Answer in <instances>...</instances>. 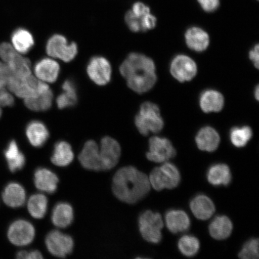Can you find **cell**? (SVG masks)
Instances as JSON below:
<instances>
[{
  "mask_svg": "<svg viewBox=\"0 0 259 259\" xmlns=\"http://www.w3.org/2000/svg\"><path fill=\"white\" fill-rule=\"evenodd\" d=\"M149 178L133 166H126L116 171L113 178L112 190L116 198L128 204H134L150 192Z\"/></svg>",
  "mask_w": 259,
  "mask_h": 259,
  "instance_id": "cell-1",
  "label": "cell"
},
{
  "mask_svg": "<svg viewBox=\"0 0 259 259\" xmlns=\"http://www.w3.org/2000/svg\"><path fill=\"white\" fill-rule=\"evenodd\" d=\"M135 124L139 132L144 136H147L150 133L157 134L161 132L164 127V122L158 106L151 102L143 103L136 116Z\"/></svg>",
  "mask_w": 259,
  "mask_h": 259,
  "instance_id": "cell-2",
  "label": "cell"
},
{
  "mask_svg": "<svg viewBox=\"0 0 259 259\" xmlns=\"http://www.w3.org/2000/svg\"><path fill=\"white\" fill-rule=\"evenodd\" d=\"M149 180L151 186L155 190L173 189L179 185L181 175L174 164L165 162L161 166L152 170Z\"/></svg>",
  "mask_w": 259,
  "mask_h": 259,
  "instance_id": "cell-3",
  "label": "cell"
},
{
  "mask_svg": "<svg viewBox=\"0 0 259 259\" xmlns=\"http://www.w3.org/2000/svg\"><path fill=\"white\" fill-rule=\"evenodd\" d=\"M6 87L16 96L24 99L35 97L50 88L47 83L37 80L31 74L25 78L12 75L8 79Z\"/></svg>",
  "mask_w": 259,
  "mask_h": 259,
  "instance_id": "cell-4",
  "label": "cell"
},
{
  "mask_svg": "<svg viewBox=\"0 0 259 259\" xmlns=\"http://www.w3.org/2000/svg\"><path fill=\"white\" fill-rule=\"evenodd\" d=\"M163 226V219L158 212L148 210L139 217V231L142 237L148 242L158 244L161 241Z\"/></svg>",
  "mask_w": 259,
  "mask_h": 259,
  "instance_id": "cell-5",
  "label": "cell"
},
{
  "mask_svg": "<svg viewBox=\"0 0 259 259\" xmlns=\"http://www.w3.org/2000/svg\"><path fill=\"white\" fill-rule=\"evenodd\" d=\"M46 48L49 56L58 58L66 63L72 61L77 53L76 44H68L66 37L60 34L53 35L49 39Z\"/></svg>",
  "mask_w": 259,
  "mask_h": 259,
  "instance_id": "cell-6",
  "label": "cell"
},
{
  "mask_svg": "<svg viewBox=\"0 0 259 259\" xmlns=\"http://www.w3.org/2000/svg\"><path fill=\"white\" fill-rule=\"evenodd\" d=\"M177 151L169 139L153 137L149 141V151L146 156L155 163H165L176 157Z\"/></svg>",
  "mask_w": 259,
  "mask_h": 259,
  "instance_id": "cell-7",
  "label": "cell"
},
{
  "mask_svg": "<svg viewBox=\"0 0 259 259\" xmlns=\"http://www.w3.org/2000/svg\"><path fill=\"white\" fill-rule=\"evenodd\" d=\"M45 244L52 255L61 258L70 254L74 246L72 238L58 230L49 233L45 239Z\"/></svg>",
  "mask_w": 259,
  "mask_h": 259,
  "instance_id": "cell-8",
  "label": "cell"
},
{
  "mask_svg": "<svg viewBox=\"0 0 259 259\" xmlns=\"http://www.w3.org/2000/svg\"><path fill=\"white\" fill-rule=\"evenodd\" d=\"M8 236L9 241L16 246H25L34 240L35 229L31 223L19 220L9 227Z\"/></svg>",
  "mask_w": 259,
  "mask_h": 259,
  "instance_id": "cell-9",
  "label": "cell"
},
{
  "mask_svg": "<svg viewBox=\"0 0 259 259\" xmlns=\"http://www.w3.org/2000/svg\"><path fill=\"white\" fill-rule=\"evenodd\" d=\"M99 153L102 170L112 169L120 158V145L114 139L106 137L102 139Z\"/></svg>",
  "mask_w": 259,
  "mask_h": 259,
  "instance_id": "cell-10",
  "label": "cell"
},
{
  "mask_svg": "<svg viewBox=\"0 0 259 259\" xmlns=\"http://www.w3.org/2000/svg\"><path fill=\"white\" fill-rule=\"evenodd\" d=\"M87 73L90 78L97 85H105L111 80V64L104 57H93L87 66Z\"/></svg>",
  "mask_w": 259,
  "mask_h": 259,
  "instance_id": "cell-11",
  "label": "cell"
},
{
  "mask_svg": "<svg viewBox=\"0 0 259 259\" xmlns=\"http://www.w3.org/2000/svg\"><path fill=\"white\" fill-rule=\"evenodd\" d=\"M197 71L195 62L192 58L184 55H179L171 61V74L181 82L192 80L196 75Z\"/></svg>",
  "mask_w": 259,
  "mask_h": 259,
  "instance_id": "cell-12",
  "label": "cell"
},
{
  "mask_svg": "<svg viewBox=\"0 0 259 259\" xmlns=\"http://www.w3.org/2000/svg\"><path fill=\"white\" fill-rule=\"evenodd\" d=\"M130 89L139 94L150 90L157 81L155 70H140L136 71L126 78Z\"/></svg>",
  "mask_w": 259,
  "mask_h": 259,
  "instance_id": "cell-13",
  "label": "cell"
},
{
  "mask_svg": "<svg viewBox=\"0 0 259 259\" xmlns=\"http://www.w3.org/2000/svg\"><path fill=\"white\" fill-rule=\"evenodd\" d=\"M155 70V64L153 60L138 53H132L121 65L119 70L125 78L139 70Z\"/></svg>",
  "mask_w": 259,
  "mask_h": 259,
  "instance_id": "cell-14",
  "label": "cell"
},
{
  "mask_svg": "<svg viewBox=\"0 0 259 259\" xmlns=\"http://www.w3.org/2000/svg\"><path fill=\"white\" fill-rule=\"evenodd\" d=\"M79 160L85 169L95 171L102 170L99 147L94 141L90 140L86 142L79 155Z\"/></svg>",
  "mask_w": 259,
  "mask_h": 259,
  "instance_id": "cell-15",
  "label": "cell"
},
{
  "mask_svg": "<svg viewBox=\"0 0 259 259\" xmlns=\"http://www.w3.org/2000/svg\"><path fill=\"white\" fill-rule=\"evenodd\" d=\"M60 66L57 61L46 58L38 61L35 64L34 73L37 78L42 82L53 83L58 79Z\"/></svg>",
  "mask_w": 259,
  "mask_h": 259,
  "instance_id": "cell-16",
  "label": "cell"
},
{
  "mask_svg": "<svg viewBox=\"0 0 259 259\" xmlns=\"http://www.w3.org/2000/svg\"><path fill=\"white\" fill-rule=\"evenodd\" d=\"M34 181L35 186L38 190L48 193L56 192L59 182L56 174L44 167L38 168L35 170Z\"/></svg>",
  "mask_w": 259,
  "mask_h": 259,
  "instance_id": "cell-17",
  "label": "cell"
},
{
  "mask_svg": "<svg viewBox=\"0 0 259 259\" xmlns=\"http://www.w3.org/2000/svg\"><path fill=\"white\" fill-rule=\"evenodd\" d=\"M191 210L197 219L201 220H206L212 216L215 211L214 203L209 197L199 194L190 202Z\"/></svg>",
  "mask_w": 259,
  "mask_h": 259,
  "instance_id": "cell-18",
  "label": "cell"
},
{
  "mask_svg": "<svg viewBox=\"0 0 259 259\" xmlns=\"http://www.w3.org/2000/svg\"><path fill=\"white\" fill-rule=\"evenodd\" d=\"M165 222L169 231L172 234L184 232L189 229L190 219L182 210H170L165 215Z\"/></svg>",
  "mask_w": 259,
  "mask_h": 259,
  "instance_id": "cell-19",
  "label": "cell"
},
{
  "mask_svg": "<svg viewBox=\"0 0 259 259\" xmlns=\"http://www.w3.org/2000/svg\"><path fill=\"white\" fill-rule=\"evenodd\" d=\"M196 142L200 150L210 153L218 148L220 137L214 128L207 126L200 129L197 133Z\"/></svg>",
  "mask_w": 259,
  "mask_h": 259,
  "instance_id": "cell-20",
  "label": "cell"
},
{
  "mask_svg": "<svg viewBox=\"0 0 259 259\" xmlns=\"http://www.w3.org/2000/svg\"><path fill=\"white\" fill-rule=\"evenodd\" d=\"M26 135L33 147L40 148L46 143L50 134L43 122L35 120L28 124L26 128Z\"/></svg>",
  "mask_w": 259,
  "mask_h": 259,
  "instance_id": "cell-21",
  "label": "cell"
},
{
  "mask_svg": "<svg viewBox=\"0 0 259 259\" xmlns=\"http://www.w3.org/2000/svg\"><path fill=\"white\" fill-rule=\"evenodd\" d=\"M224 97L215 90H206L200 97V108L205 113L218 112L224 106Z\"/></svg>",
  "mask_w": 259,
  "mask_h": 259,
  "instance_id": "cell-22",
  "label": "cell"
},
{
  "mask_svg": "<svg viewBox=\"0 0 259 259\" xmlns=\"http://www.w3.org/2000/svg\"><path fill=\"white\" fill-rule=\"evenodd\" d=\"M186 41L191 50L202 52L206 50L209 44L208 33L199 27H192L186 32Z\"/></svg>",
  "mask_w": 259,
  "mask_h": 259,
  "instance_id": "cell-23",
  "label": "cell"
},
{
  "mask_svg": "<svg viewBox=\"0 0 259 259\" xmlns=\"http://www.w3.org/2000/svg\"><path fill=\"white\" fill-rule=\"evenodd\" d=\"M73 218L72 206L66 202H60L55 206L52 213L51 220L57 228H66L72 224Z\"/></svg>",
  "mask_w": 259,
  "mask_h": 259,
  "instance_id": "cell-24",
  "label": "cell"
},
{
  "mask_svg": "<svg viewBox=\"0 0 259 259\" xmlns=\"http://www.w3.org/2000/svg\"><path fill=\"white\" fill-rule=\"evenodd\" d=\"M3 199L6 205L12 208L22 206L26 200L24 187L16 183L9 184L3 193Z\"/></svg>",
  "mask_w": 259,
  "mask_h": 259,
  "instance_id": "cell-25",
  "label": "cell"
},
{
  "mask_svg": "<svg viewBox=\"0 0 259 259\" xmlns=\"http://www.w3.org/2000/svg\"><path fill=\"white\" fill-rule=\"evenodd\" d=\"M232 221L225 215L216 217L209 226L210 235L217 240H223L229 238L232 234Z\"/></svg>",
  "mask_w": 259,
  "mask_h": 259,
  "instance_id": "cell-26",
  "label": "cell"
},
{
  "mask_svg": "<svg viewBox=\"0 0 259 259\" xmlns=\"http://www.w3.org/2000/svg\"><path fill=\"white\" fill-rule=\"evenodd\" d=\"M207 179L210 184L214 186H228L232 180L231 170L226 164H213L208 170Z\"/></svg>",
  "mask_w": 259,
  "mask_h": 259,
  "instance_id": "cell-27",
  "label": "cell"
},
{
  "mask_svg": "<svg viewBox=\"0 0 259 259\" xmlns=\"http://www.w3.org/2000/svg\"><path fill=\"white\" fill-rule=\"evenodd\" d=\"M74 154L69 144L64 141L57 142L55 145L54 153L51 161L54 164L59 167H66L72 163Z\"/></svg>",
  "mask_w": 259,
  "mask_h": 259,
  "instance_id": "cell-28",
  "label": "cell"
},
{
  "mask_svg": "<svg viewBox=\"0 0 259 259\" xmlns=\"http://www.w3.org/2000/svg\"><path fill=\"white\" fill-rule=\"evenodd\" d=\"M13 47L19 54H27L34 45V38L28 30L18 28L12 35Z\"/></svg>",
  "mask_w": 259,
  "mask_h": 259,
  "instance_id": "cell-29",
  "label": "cell"
},
{
  "mask_svg": "<svg viewBox=\"0 0 259 259\" xmlns=\"http://www.w3.org/2000/svg\"><path fill=\"white\" fill-rule=\"evenodd\" d=\"M53 99V93L49 88L35 97L25 99L24 103L31 111H45L51 108Z\"/></svg>",
  "mask_w": 259,
  "mask_h": 259,
  "instance_id": "cell-30",
  "label": "cell"
},
{
  "mask_svg": "<svg viewBox=\"0 0 259 259\" xmlns=\"http://www.w3.org/2000/svg\"><path fill=\"white\" fill-rule=\"evenodd\" d=\"M63 93L58 97L57 104L58 108L63 109L72 107L77 101V89L72 80L67 79L62 85Z\"/></svg>",
  "mask_w": 259,
  "mask_h": 259,
  "instance_id": "cell-31",
  "label": "cell"
},
{
  "mask_svg": "<svg viewBox=\"0 0 259 259\" xmlns=\"http://www.w3.org/2000/svg\"><path fill=\"white\" fill-rule=\"evenodd\" d=\"M5 155L10 170L12 172L20 170L24 167L25 163L24 155L19 150L17 144L15 141L10 142L5 152Z\"/></svg>",
  "mask_w": 259,
  "mask_h": 259,
  "instance_id": "cell-32",
  "label": "cell"
},
{
  "mask_svg": "<svg viewBox=\"0 0 259 259\" xmlns=\"http://www.w3.org/2000/svg\"><path fill=\"white\" fill-rule=\"evenodd\" d=\"M27 208L32 218L36 219L44 218L47 212V197L43 194H33L28 200Z\"/></svg>",
  "mask_w": 259,
  "mask_h": 259,
  "instance_id": "cell-33",
  "label": "cell"
},
{
  "mask_svg": "<svg viewBox=\"0 0 259 259\" xmlns=\"http://www.w3.org/2000/svg\"><path fill=\"white\" fill-rule=\"evenodd\" d=\"M10 70L13 75L20 78H25L31 75L30 62L27 58L22 57L18 54L8 63Z\"/></svg>",
  "mask_w": 259,
  "mask_h": 259,
  "instance_id": "cell-34",
  "label": "cell"
},
{
  "mask_svg": "<svg viewBox=\"0 0 259 259\" xmlns=\"http://www.w3.org/2000/svg\"><path fill=\"white\" fill-rule=\"evenodd\" d=\"M252 136V130L248 126L233 128L230 133L232 144L237 148L244 147L250 141Z\"/></svg>",
  "mask_w": 259,
  "mask_h": 259,
  "instance_id": "cell-35",
  "label": "cell"
},
{
  "mask_svg": "<svg viewBox=\"0 0 259 259\" xmlns=\"http://www.w3.org/2000/svg\"><path fill=\"white\" fill-rule=\"evenodd\" d=\"M178 246L181 253L190 257L195 255L199 251L200 242L195 236L185 235L180 238Z\"/></svg>",
  "mask_w": 259,
  "mask_h": 259,
  "instance_id": "cell-36",
  "label": "cell"
},
{
  "mask_svg": "<svg viewBox=\"0 0 259 259\" xmlns=\"http://www.w3.org/2000/svg\"><path fill=\"white\" fill-rule=\"evenodd\" d=\"M238 255L242 259L258 258V239L252 238L246 242Z\"/></svg>",
  "mask_w": 259,
  "mask_h": 259,
  "instance_id": "cell-37",
  "label": "cell"
},
{
  "mask_svg": "<svg viewBox=\"0 0 259 259\" xmlns=\"http://www.w3.org/2000/svg\"><path fill=\"white\" fill-rule=\"evenodd\" d=\"M18 54L19 53L16 51L12 45L8 43H3L0 45V58L3 62L8 63Z\"/></svg>",
  "mask_w": 259,
  "mask_h": 259,
  "instance_id": "cell-38",
  "label": "cell"
},
{
  "mask_svg": "<svg viewBox=\"0 0 259 259\" xmlns=\"http://www.w3.org/2000/svg\"><path fill=\"white\" fill-rule=\"evenodd\" d=\"M141 18L136 16L131 10L126 13L125 21L130 30L134 32L142 31Z\"/></svg>",
  "mask_w": 259,
  "mask_h": 259,
  "instance_id": "cell-39",
  "label": "cell"
},
{
  "mask_svg": "<svg viewBox=\"0 0 259 259\" xmlns=\"http://www.w3.org/2000/svg\"><path fill=\"white\" fill-rule=\"evenodd\" d=\"M203 10L207 13H212L218 10L220 5V0H197Z\"/></svg>",
  "mask_w": 259,
  "mask_h": 259,
  "instance_id": "cell-40",
  "label": "cell"
},
{
  "mask_svg": "<svg viewBox=\"0 0 259 259\" xmlns=\"http://www.w3.org/2000/svg\"><path fill=\"white\" fill-rule=\"evenodd\" d=\"M142 31L152 30L157 24V18L150 13L145 15L141 19Z\"/></svg>",
  "mask_w": 259,
  "mask_h": 259,
  "instance_id": "cell-41",
  "label": "cell"
},
{
  "mask_svg": "<svg viewBox=\"0 0 259 259\" xmlns=\"http://www.w3.org/2000/svg\"><path fill=\"white\" fill-rule=\"evenodd\" d=\"M134 14L139 18H142L144 16L151 12L150 7L145 3L142 2L135 3L132 6L131 10Z\"/></svg>",
  "mask_w": 259,
  "mask_h": 259,
  "instance_id": "cell-42",
  "label": "cell"
},
{
  "mask_svg": "<svg viewBox=\"0 0 259 259\" xmlns=\"http://www.w3.org/2000/svg\"><path fill=\"white\" fill-rule=\"evenodd\" d=\"M14 98L6 89L0 90V106L7 107L14 105Z\"/></svg>",
  "mask_w": 259,
  "mask_h": 259,
  "instance_id": "cell-43",
  "label": "cell"
},
{
  "mask_svg": "<svg viewBox=\"0 0 259 259\" xmlns=\"http://www.w3.org/2000/svg\"><path fill=\"white\" fill-rule=\"evenodd\" d=\"M16 257L19 259H41L43 258V255L38 250L30 252L21 251L16 254Z\"/></svg>",
  "mask_w": 259,
  "mask_h": 259,
  "instance_id": "cell-44",
  "label": "cell"
},
{
  "mask_svg": "<svg viewBox=\"0 0 259 259\" xmlns=\"http://www.w3.org/2000/svg\"><path fill=\"white\" fill-rule=\"evenodd\" d=\"M13 75L8 65L0 61V79L6 81L7 83L8 79ZM7 85V84H6Z\"/></svg>",
  "mask_w": 259,
  "mask_h": 259,
  "instance_id": "cell-45",
  "label": "cell"
},
{
  "mask_svg": "<svg viewBox=\"0 0 259 259\" xmlns=\"http://www.w3.org/2000/svg\"><path fill=\"white\" fill-rule=\"evenodd\" d=\"M259 47L258 45H255L253 49L250 51V53H249V57H250V60L253 63L254 66L255 68L258 69V54H259Z\"/></svg>",
  "mask_w": 259,
  "mask_h": 259,
  "instance_id": "cell-46",
  "label": "cell"
},
{
  "mask_svg": "<svg viewBox=\"0 0 259 259\" xmlns=\"http://www.w3.org/2000/svg\"><path fill=\"white\" fill-rule=\"evenodd\" d=\"M6 84L5 80L0 79V90L6 89Z\"/></svg>",
  "mask_w": 259,
  "mask_h": 259,
  "instance_id": "cell-47",
  "label": "cell"
},
{
  "mask_svg": "<svg viewBox=\"0 0 259 259\" xmlns=\"http://www.w3.org/2000/svg\"><path fill=\"white\" fill-rule=\"evenodd\" d=\"M254 96H255V98H256V99L257 100H258V96H259L258 86H257L256 89H255V90Z\"/></svg>",
  "mask_w": 259,
  "mask_h": 259,
  "instance_id": "cell-48",
  "label": "cell"
},
{
  "mask_svg": "<svg viewBox=\"0 0 259 259\" xmlns=\"http://www.w3.org/2000/svg\"><path fill=\"white\" fill-rule=\"evenodd\" d=\"M2 114V107L0 106V117H1Z\"/></svg>",
  "mask_w": 259,
  "mask_h": 259,
  "instance_id": "cell-49",
  "label": "cell"
},
{
  "mask_svg": "<svg viewBox=\"0 0 259 259\" xmlns=\"http://www.w3.org/2000/svg\"><path fill=\"white\" fill-rule=\"evenodd\" d=\"M257 1H258V0H257Z\"/></svg>",
  "mask_w": 259,
  "mask_h": 259,
  "instance_id": "cell-50",
  "label": "cell"
}]
</instances>
